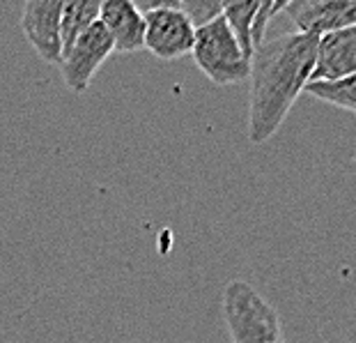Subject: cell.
Here are the masks:
<instances>
[{
  "mask_svg": "<svg viewBox=\"0 0 356 343\" xmlns=\"http://www.w3.org/2000/svg\"><path fill=\"white\" fill-rule=\"evenodd\" d=\"M354 74H356V26L322 37L320 44H317L313 81H338Z\"/></svg>",
  "mask_w": 356,
  "mask_h": 343,
  "instance_id": "9",
  "label": "cell"
},
{
  "mask_svg": "<svg viewBox=\"0 0 356 343\" xmlns=\"http://www.w3.org/2000/svg\"><path fill=\"white\" fill-rule=\"evenodd\" d=\"M145 17V49L159 60H179L191 56L195 26L181 12L179 0L136 3Z\"/></svg>",
  "mask_w": 356,
  "mask_h": 343,
  "instance_id": "4",
  "label": "cell"
},
{
  "mask_svg": "<svg viewBox=\"0 0 356 343\" xmlns=\"http://www.w3.org/2000/svg\"><path fill=\"white\" fill-rule=\"evenodd\" d=\"M285 14L297 26V33L327 37L356 26V0H292Z\"/></svg>",
  "mask_w": 356,
  "mask_h": 343,
  "instance_id": "6",
  "label": "cell"
},
{
  "mask_svg": "<svg viewBox=\"0 0 356 343\" xmlns=\"http://www.w3.org/2000/svg\"><path fill=\"white\" fill-rule=\"evenodd\" d=\"M179 7L195 28L209 24L223 14V3L218 0H179Z\"/></svg>",
  "mask_w": 356,
  "mask_h": 343,
  "instance_id": "13",
  "label": "cell"
},
{
  "mask_svg": "<svg viewBox=\"0 0 356 343\" xmlns=\"http://www.w3.org/2000/svg\"><path fill=\"white\" fill-rule=\"evenodd\" d=\"M99 21L108 30L118 53H136L145 49V17L131 0H106Z\"/></svg>",
  "mask_w": 356,
  "mask_h": 343,
  "instance_id": "8",
  "label": "cell"
},
{
  "mask_svg": "<svg viewBox=\"0 0 356 343\" xmlns=\"http://www.w3.org/2000/svg\"><path fill=\"white\" fill-rule=\"evenodd\" d=\"M60 17L63 3L60 0H30L21 12V30L35 53L44 63H63V37H60Z\"/></svg>",
  "mask_w": 356,
  "mask_h": 343,
  "instance_id": "7",
  "label": "cell"
},
{
  "mask_svg": "<svg viewBox=\"0 0 356 343\" xmlns=\"http://www.w3.org/2000/svg\"><path fill=\"white\" fill-rule=\"evenodd\" d=\"M287 3H276V0H264L257 7V14H255V21H253V47L257 49L260 44L264 42V37H267V26L271 24V19L276 17V14L285 12Z\"/></svg>",
  "mask_w": 356,
  "mask_h": 343,
  "instance_id": "14",
  "label": "cell"
},
{
  "mask_svg": "<svg viewBox=\"0 0 356 343\" xmlns=\"http://www.w3.org/2000/svg\"><path fill=\"white\" fill-rule=\"evenodd\" d=\"M260 7V0H244V3H223V17L228 21L230 30L237 37L241 51L248 58H253L255 47H253V21Z\"/></svg>",
  "mask_w": 356,
  "mask_h": 343,
  "instance_id": "12",
  "label": "cell"
},
{
  "mask_svg": "<svg viewBox=\"0 0 356 343\" xmlns=\"http://www.w3.org/2000/svg\"><path fill=\"white\" fill-rule=\"evenodd\" d=\"M191 58L198 70L216 86H237L251 76V58L241 51L223 14L195 28Z\"/></svg>",
  "mask_w": 356,
  "mask_h": 343,
  "instance_id": "3",
  "label": "cell"
},
{
  "mask_svg": "<svg viewBox=\"0 0 356 343\" xmlns=\"http://www.w3.org/2000/svg\"><path fill=\"white\" fill-rule=\"evenodd\" d=\"M306 93L324 104L356 116V74L338 81H313L306 86Z\"/></svg>",
  "mask_w": 356,
  "mask_h": 343,
  "instance_id": "11",
  "label": "cell"
},
{
  "mask_svg": "<svg viewBox=\"0 0 356 343\" xmlns=\"http://www.w3.org/2000/svg\"><path fill=\"white\" fill-rule=\"evenodd\" d=\"M102 3L95 0H67L63 3V17H60V37H63V56L76 44L86 30L99 21Z\"/></svg>",
  "mask_w": 356,
  "mask_h": 343,
  "instance_id": "10",
  "label": "cell"
},
{
  "mask_svg": "<svg viewBox=\"0 0 356 343\" xmlns=\"http://www.w3.org/2000/svg\"><path fill=\"white\" fill-rule=\"evenodd\" d=\"M320 37L287 33L264 40L251 58L246 136L253 146L271 141L290 116L294 102L313 81Z\"/></svg>",
  "mask_w": 356,
  "mask_h": 343,
  "instance_id": "1",
  "label": "cell"
},
{
  "mask_svg": "<svg viewBox=\"0 0 356 343\" xmlns=\"http://www.w3.org/2000/svg\"><path fill=\"white\" fill-rule=\"evenodd\" d=\"M221 311L230 343H287L278 311L246 281L223 288Z\"/></svg>",
  "mask_w": 356,
  "mask_h": 343,
  "instance_id": "2",
  "label": "cell"
},
{
  "mask_svg": "<svg viewBox=\"0 0 356 343\" xmlns=\"http://www.w3.org/2000/svg\"><path fill=\"white\" fill-rule=\"evenodd\" d=\"M113 53H115V47H113L108 30L104 28L102 21H95L79 37L76 44L65 53L63 63L58 65L65 86L76 95L86 93L95 79V74L102 70V65Z\"/></svg>",
  "mask_w": 356,
  "mask_h": 343,
  "instance_id": "5",
  "label": "cell"
}]
</instances>
